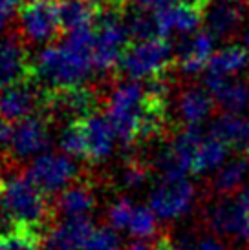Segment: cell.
I'll return each instance as SVG.
<instances>
[{"mask_svg":"<svg viewBox=\"0 0 249 250\" xmlns=\"http://www.w3.org/2000/svg\"><path fill=\"white\" fill-rule=\"evenodd\" d=\"M185 2H189V4L196 6L198 9H201V11H205V9L209 7V4H211L213 0H185Z\"/></svg>","mask_w":249,"mask_h":250,"instance_id":"37","label":"cell"},{"mask_svg":"<svg viewBox=\"0 0 249 250\" xmlns=\"http://www.w3.org/2000/svg\"><path fill=\"white\" fill-rule=\"evenodd\" d=\"M248 163H249V148H248Z\"/></svg>","mask_w":249,"mask_h":250,"instance_id":"39","label":"cell"},{"mask_svg":"<svg viewBox=\"0 0 249 250\" xmlns=\"http://www.w3.org/2000/svg\"><path fill=\"white\" fill-rule=\"evenodd\" d=\"M96 31L92 28L70 31L59 46H46L37 53L33 73L50 91L84 86V81L96 70L94 64Z\"/></svg>","mask_w":249,"mask_h":250,"instance_id":"2","label":"cell"},{"mask_svg":"<svg viewBox=\"0 0 249 250\" xmlns=\"http://www.w3.org/2000/svg\"><path fill=\"white\" fill-rule=\"evenodd\" d=\"M29 73L24 42L17 35L0 37V90L28 81Z\"/></svg>","mask_w":249,"mask_h":250,"instance_id":"14","label":"cell"},{"mask_svg":"<svg viewBox=\"0 0 249 250\" xmlns=\"http://www.w3.org/2000/svg\"><path fill=\"white\" fill-rule=\"evenodd\" d=\"M211 135L220 139L227 148L249 145V119L235 113H224L211 123Z\"/></svg>","mask_w":249,"mask_h":250,"instance_id":"21","label":"cell"},{"mask_svg":"<svg viewBox=\"0 0 249 250\" xmlns=\"http://www.w3.org/2000/svg\"><path fill=\"white\" fill-rule=\"evenodd\" d=\"M96 42H94V64L96 70L110 71L116 64L121 62L124 51L128 49L130 31L126 22L118 15V11L103 13L97 24Z\"/></svg>","mask_w":249,"mask_h":250,"instance_id":"8","label":"cell"},{"mask_svg":"<svg viewBox=\"0 0 249 250\" xmlns=\"http://www.w3.org/2000/svg\"><path fill=\"white\" fill-rule=\"evenodd\" d=\"M97 6L101 13H110V11H118V7L123 4V0H92Z\"/></svg>","mask_w":249,"mask_h":250,"instance_id":"35","label":"cell"},{"mask_svg":"<svg viewBox=\"0 0 249 250\" xmlns=\"http://www.w3.org/2000/svg\"><path fill=\"white\" fill-rule=\"evenodd\" d=\"M158 229H159V219L156 217V214H154L152 210H150V207H139V205H136V210L132 214L126 234L136 237V239L147 241V239H152V237L158 236Z\"/></svg>","mask_w":249,"mask_h":250,"instance_id":"27","label":"cell"},{"mask_svg":"<svg viewBox=\"0 0 249 250\" xmlns=\"http://www.w3.org/2000/svg\"><path fill=\"white\" fill-rule=\"evenodd\" d=\"M94 223L90 217H68L51 227L42 249L44 250H83L84 243L94 232Z\"/></svg>","mask_w":249,"mask_h":250,"instance_id":"17","label":"cell"},{"mask_svg":"<svg viewBox=\"0 0 249 250\" xmlns=\"http://www.w3.org/2000/svg\"><path fill=\"white\" fill-rule=\"evenodd\" d=\"M169 241L167 239H156L154 243H145V241H138V243L130 245L126 250H169Z\"/></svg>","mask_w":249,"mask_h":250,"instance_id":"34","label":"cell"},{"mask_svg":"<svg viewBox=\"0 0 249 250\" xmlns=\"http://www.w3.org/2000/svg\"><path fill=\"white\" fill-rule=\"evenodd\" d=\"M169 250H196V243L189 241V239H181L180 243H171Z\"/></svg>","mask_w":249,"mask_h":250,"instance_id":"36","label":"cell"},{"mask_svg":"<svg viewBox=\"0 0 249 250\" xmlns=\"http://www.w3.org/2000/svg\"><path fill=\"white\" fill-rule=\"evenodd\" d=\"M21 0H0V31L7 28V24L15 17L17 9H21Z\"/></svg>","mask_w":249,"mask_h":250,"instance_id":"32","label":"cell"},{"mask_svg":"<svg viewBox=\"0 0 249 250\" xmlns=\"http://www.w3.org/2000/svg\"><path fill=\"white\" fill-rule=\"evenodd\" d=\"M196 199L198 192L189 177L161 175L149 194V207L159 221H176L193 212Z\"/></svg>","mask_w":249,"mask_h":250,"instance_id":"5","label":"cell"},{"mask_svg":"<svg viewBox=\"0 0 249 250\" xmlns=\"http://www.w3.org/2000/svg\"><path fill=\"white\" fill-rule=\"evenodd\" d=\"M215 37L207 29H200L193 35L183 37L176 51V64L183 75L193 77L207 70L215 57Z\"/></svg>","mask_w":249,"mask_h":250,"instance_id":"11","label":"cell"},{"mask_svg":"<svg viewBox=\"0 0 249 250\" xmlns=\"http://www.w3.org/2000/svg\"><path fill=\"white\" fill-rule=\"evenodd\" d=\"M83 250H123V245L118 230H114L112 227H99L92 232Z\"/></svg>","mask_w":249,"mask_h":250,"instance_id":"28","label":"cell"},{"mask_svg":"<svg viewBox=\"0 0 249 250\" xmlns=\"http://www.w3.org/2000/svg\"><path fill=\"white\" fill-rule=\"evenodd\" d=\"M84 128H86V139H88V159L92 163L106 161L114 152V145L118 139L108 119L96 113L92 117L84 119Z\"/></svg>","mask_w":249,"mask_h":250,"instance_id":"19","label":"cell"},{"mask_svg":"<svg viewBox=\"0 0 249 250\" xmlns=\"http://www.w3.org/2000/svg\"><path fill=\"white\" fill-rule=\"evenodd\" d=\"M249 163L244 159H231L224 167L215 172L213 177V188L220 197L233 195L242 190V185L248 177Z\"/></svg>","mask_w":249,"mask_h":250,"instance_id":"23","label":"cell"},{"mask_svg":"<svg viewBox=\"0 0 249 250\" xmlns=\"http://www.w3.org/2000/svg\"><path fill=\"white\" fill-rule=\"evenodd\" d=\"M244 48L249 51V19L246 21V24H244Z\"/></svg>","mask_w":249,"mask_h":250,"instance_id":"38","label":"cell"},{"mask_svg":"<svg viewBox=\"0 0 249 250\" xmlns=\"http://www.w3.org/2000/svg\"><path fill=\"white\" fill-rule=\"evenodd\" d=\"M178 2H185V0H130L132 6H136L139 11L143 13H156L159 9H165V7L178 4Z\"/></svg>","mask_w":249,"mask_h":250,"instance_id":"31","label":"cell"},{"mask_svg":"<svg viewBox=\"0 0 249 250\" xmlns=\"http://www.w3.org/2000/svg\"><path fill=\"white\" fill-rule=\"evenodd\" d=\"M99 9L92 0H64L61 2L62 28L66 31L92 28Z\"/></svg>","mask_w":249,"mask_h":250,"instance_id":"24","label":"cell"},{"mask_svg":"<svg viewBox=\"0 0 249 250\" xmlns=\"http://www.w3.org/2000/svg\"><path fill=\"white\" fill-rule=\"evenodd\" d=\"M50 128L48 121L44 117H31L24 119L13 126V135H11V150L17 157L29 159V157H39L46 153L50 146Z\"/></svg>","mask_w":249,"mask_h":250,"instance_id":"12","label":"cell"},{"mask_svg":"<svg viewBox=\"0 0 249 250\" xmlns=\"http://www.w3.org/2000/svg\"><path fill=\"white\" fill-rule=\"evenodd\" d=\"M4 185L7 214L13 221V227H28L39 230L50 217V207L44 192L33 183L28 172H11Z\"/></svg>","mask_w":249,"mask_h":250,"instance_id":"3","label":"cell"},{"mask_svg":"<svg viewBox=\"0 0 249 250\" xmlns=\"http://www.w3.org/2000/svg\"><path fill=\"white\" fill-rule=\"evenodd\" d=\"M22 39L33 44H44L57 39L62 28L59 0H24L19 9Z\"/></svg>","mask_w":249,"mask_h":250,"instance_id":"7","label":"cell"},{"mask_svg":"<svg viewBox=\"0 0 249 250\" xmlns=\"http://www.w3.org/2000/svg\"><path fill=\"white\" fill-rule=\"evenodd\" d=\"M152 21L156 35L161 39H167L171 35L189 37L200 31L198 28L203 21V13L201 9L189 2H178V4H173L165 9L152 13Z\"/></svg>","mask_w":249,"mask_h":250,"instance_id":"10","label":"cell"},{"mask_svg":"<svg viewBox=\"0 0 249 250\" xmlns=\"http://www.w3.org/2000/svg\"><path fill=\"white\" fill-rule=\"evenodd\" d=\"M173 55L174 49L171 42L161 37H154L149 41H138L128 46L119 66L130 81H136V83L141 79L158 81L173 64Z\"/></svg>","mask_w":249,"mask_h":250,"instance_id":"4","label":"cell"},{"mask_svg":"<svg viewBox=\"0 0 249 250\" xmlns=\"http://www.w3.org/2000/svg\"><path fill=\"white\" fill-rule=\"evenodd\" d=\"M96 207V195L88 185H72L57 199L59 214L68 217H88Z\"/></svg>","mask_w":249,"mask_h":250,"instance_id":"22","label":"cell"},{"mask_svg":"<svg viewBox=\"0 0 249 250\" xmlns=\"http://www.w3.org/2000/svg\"><path fill=\"white\" fill-rule=\"evenodd\" d=\"M205 88L215 97L216 104L220 106L224 113L242 115L249 108V84L236 79H205Z\"/></svg>","mask_w":249,"mask_h":250,"instance_id":"18","label":"cell"},{"mask_svg":"<svg viewBox=\"0 0 249 250\" xmlns=\"http://www.w3.org/2000/svg\"><path fill=\"white\" fill-rule=\"evenodd\" d=\"M42 91L24 81L0 91V117L7 123H21L33 115L39 103H42Z\"/></svg>","mask_w":249,"mask_h":250,"instance_id":"15","label":"cell"},{"mask_svg":"<svg viewBox=\"0 0 249 250\" xmlns=\"http://www.w3.org/2000/svg\"><path fill=\"white\" fill-rule=\"evenodd\" d=\"M26 172L44 194H62L79 177L75 161L66 153L55 152H46L35 157Z\"/></svg>","mask_w":249,"mask_h":250,"instance_id":"9","label":"cell"},{"mask_svg":"<svg viewBox=\"0 0 249 250\" xmlns=\"http://www.w3.org/2000/svg\"><path fill=\"white\" fill-rule=\"evenodd\" d=\"M249 68V51L238 44H227L215 53L207 68L209 79H236Z\"/></svg>","mask_w":249,"mask_h":250,"instance_id":"20","label":"cell"},{"mask_svg":"<svg viewBox=\"0 0 249 250\" xmlns=\"http://www.w3.org/2000/svg\"><path fill=\"white\" fill-rule=\"evenodd\" d=\"M165 81L143 84L126 81L116 86L106 99V115L123 145L130 146L149 141L161 132L165 117Z\"/></svg>","mask_w":249,"mask_h":250,"instance_id":"1","label":"cell"},{"mask_svg":"<svg viewBox=\"0 0 249 250\" xmlns=\"http://www.w3.org/2000/svg\"><path fill=\"white\" fill-rule=\"evenodd\" d=\"M147 179H149V170L139 161H130L121 170V187L126 190H138L145 185Z\"/></svg>","mask_w":249,"mask_h":250,"instance_id":"30","label":"cell"},{"mask_svg":"<svg viewBox=\"0 0 249 250\" xmlns=\"http://www.w3.org/2000/svg\"><path fill=\"white\" fill-rule=\"evenodd\" d=\"M196 250H227V247L216 236H205L196 241Z\"/></svg>","mask_w":249,"mask_h":250,"instance_id":"33","label":"cell"},{"mask_svg":"<svg viewBox=\"0 0 249 250\" xmlns=\"http://www.w3.org/2000/svg\"><path fill=\"white\" fill-rule=\"evenodd\" d=\"M246 11V0H213L203 11L205 28L215 39H227L244 24Z\"/></svg>","mask_w":249,"mask_h":250,"instance_id":"13","label":"cell"},{"mask_svg":"<svg viewBox=\"0 0 249 250\" xmlns=\"http://www.w3.org/2000/svg\"><path fill=\"white\" fill-rule=\"evenodd\" d=\"M59 146H61L62 153H66L70 157L88 159V139H86L84 121L68 123L59 137Z\"/></svg>","mask_w":249,"mask_h":250,"instance_id":"26","label":"cell"},{"mask_svg":"<svg viewBox=\"0 0 249 250\" xmlns=\"http://www.w3.org/2000/svg\"><path fill=\"white\" fill-rule=\"evenodd\" d=\"M215 104V97L211 95L207 88L189 86L185 90H181L176 99V115L185 128H200L211 119Z\"/></svg>","mask_w":249,"mask_h":250,"instance_id":"16","label":"cell"},{"mask_svg":"<svg viewBox=\"0 0 249 250\" xmlns=\"http://www.w3.org/2000/svg\"><path fill=\"white\" fill-rule=\"evenodd\" d=\"M207 225L218 237L249 241V187L218 197L207 208Z\"/></svg>","mask_w":249,"mask_h":250,"instance_id":"6","label":"cell"},{"mask_svg":"<svg viewBox=\"0 0 249 250\" xmlns=\"http://www.w3.org/2000/svg\"><path fill=\"white\" fill-rule=\"evenodd\" d=\"M136 210V205L130 197H119L110 205L108 208V225L114 230H128L132 214Z\"/></svg>","mask_w":249,"mask_h":250,"instance_id":"29","label":"cell"},{"mask_svg":"<svg viewBox=\"0 0 249 250\" xmlns=\"http://www.w3.org/2000/svg\"><path fill=\"white\" fill-rule=\"evenodd\" d=\"M42 237L39 230L28 227H11L0 232V250H41Z\"/></svg>","mask_w":249,"mask_h":250,"instance_id":"25","label":"cell"}]
</instances>
